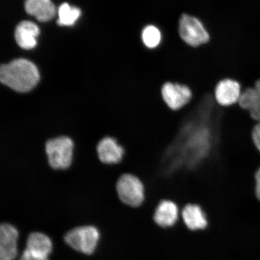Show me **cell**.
Returning a JSON list of instances; mask_svg holds the SVG:
<instances>
[{
    "mask_svg": "<svg viewBox=\"0 0 260 260\" xmlns=\"http://www.w3.org/2000/svg\"><path fill=\"white\" fill-rule=\"evenodd\" d=\"M0 80L16 92H27L37 85L40 74L37 67L31 61L19 58L2 65Z\"/></svg>",
    "mask_w": 260,
    "mask_h": 260,
    "instance_id": "cell-1",
    "label": "cell"
},
{
    "mask_svg": "<svg viewBox=\"0 0 260 260\" xmlns=\"http://www.w3.org/2000/svg\"><path fill=\"white\" fill-rule=\"evenodd\" d=\"M74 144L68 136H61L45 143V152L50 167L54 170H66L72 162Z\"/></svg>",
    "mask_w": 260,
    "mask_h": 260,
    "instance_id": "cell-2",
    "label": "cell"
},
{
    "mask_svg": "<svg viewBox=\"0 0 260 260\" xmlns=\"http://www.w3.org/2000/svg\"><path fill=\"white\" fill-rule=\"evenodd\" d=\"M116 191L119 200L128 206L137 207L144 203V184L140 179L134 175H122L117 181Z\"/></svg>",
    "mask_w": 260,
    "mask_h": 260,
    "instance_id": "cell-3",
    "label": "cell"
},
{
    "mask_svg": "<svg viewBox=\"0 0 260 260\" xmlns=\"http://www.w3.org/2000/svg\"><path fill=\"white\" fill-rule=\"evenodd\" d=\"M99 239V230L92 226L75 228L64 236L65 242L68 245L87 255L95 251Z\"/></svg>",
    "mask_w": 260,
    "mask_h": 260,
    "instance_id": "cell-4",
    "label": "cell"
},
{
    "mask_svg": "<svg viewBox=\"0 0 260 260\" xmlns=\"http://www.w3.org/2000/svg\"><path fill=\"white\" fill-rule=\"evenodd\" d=\"M178 30L182 40L191 47L200 46L210 40L209 32L199 19L193 16L182 15L179 20Z\"/></svg>",
    "mask_w": 260,
    "mask_h": 260,
    "instance_id": "cell-5",
    "label": "cell"
},
{
    "mask_svg": "<svg viewBox=\"0 0 260 260\" xmlns=\"http://www.w3.org/2000/svg\"><path fill=\"white\" fill-rule=\"evenodd\" d=\"M161 96L166 105L172 110H180L190 102L192 93L183 84L166 83L162 86Z\"/></svg>",
    "mask_w": 260,
    "mask_h": 260,
    "instance_id": "cell-6",
    "label": "cell"
},
{
    "mask_svg": "<svg viewBox=\"0 0 260 260\" xmlns=\"http://www.w3.org/2000/svg\"><path fill=\"white\" fill-rule=\"evenodd\" d=\"M18 232L9 223L0 226V260H14L18 255Z\"/></svg>",
    "mask_w": 260,
    "mask_h": 260,
    "instance_id": "cell-7",
    "label": "cell"
},
{
    "mask_svg": "<svg viewBox=\"0 0 260 260\" xmlns=\"http://www.w3.org/2000/svg\"><path fill=\"white\" fill-rule=\"evenodd\" d=\"M241 93L240 84L235 80L227 79L217 83L214 97L219 105L230 106L238 103Z\"/></svg>",
    "mask_w": 260,
    "mask_h": 260,
    "instance_id": "cell-8",
    "label": "cell"
},
{
    "mask_svg": "<svg viewBox=\"0 0 260 260\" xmlns=\"http://www.w3.org/2000/svg\"><path fill=\"white\" fill-rule=\"evenodd\" d=\"M99 160L105 164H116L122 160L124 151L116 140L110 137L101 139L96 146Z\"/></svg>",
    "mask_w": 260,
    "mask_h": 260,
    "instance_id": "cell-9",
    "label": "cell"
},
{
    "mask_svg": "<svg viewBox=\"0 0 260 260\" xmlns=\"http://www.w3.org/2000/svg\"><path fill=\"white\" fill-rule=\"evenodd\" d=\"M40 35V28L34 22L22 21L16 28V41L19 47L30 50L37 45V38Z\"/></svg>",
    "mask_w": 260,
    "mask_h": 260,
    "instance_id": "cell-10",
    "label": "cell"
},
{
    "mask_svg": "<svg viewBox=\"0 0 260 260\" xmlns=\"http://www.w3.org/2000/svg\"><path fill=\"white\" fill-rule=\"evenodd\" d=\"M177 204L170 200H162L158 204L154 214V222L162 228L172 226L178 218Z\"/></svg>",
    "mask_w": 260,
    "mask_h": 260,
    "instance_id": "cell-11",
    "label": "cell"
},
{
    "mask_svg": "<svg viewBox=\"0 0 260 260\" xmlns=\"http://www.w3.org/2000/svg\"><path fill=\"white\" fill-rule=\"evenodd\" d=\"M25 8L28 14L34 16L41 22L51 20L56 14V8L51 0H26Z\"/></svg>",
    "mask_w": 260,
    "mask_h": 260,
    "instance_id": "cell-12",
    "label": "cell"
},
{
    "mask_svg": "<svg viewBox=\"0 0 260 260\" xmlns=\"http://www.w3.org/2000/svg\"><path fill=\"white\" fill-rule=\"evenodd\" d=\"M182 217L188 229L191 230H203L208 225L204 211L197 204L186 205L182 211Z\"/></svg>",
    "mask_w": 260,
    "mask_h": 260,
    "instance_id": "cell-13",
    "label": "cell"
},
{
    "mask_svg": "<svg viewBox=\"0 0 260 260\" xmlns=\"http://www.w3.org/2000/svg\"><path fill=\"white\" fill-rule=\"evenodd\" d=\"M26 249L32 254L48 258L53 249V245L50 239L44 234L32 233L28 237Z\"/></svg>",
    "mask_w": 260,
    "mask_h": 260,
    "instance_id": "cell-14",
    "label": "cell"
},
{
    "mask_svg": "<svg viewBox=\"0 0 260 260\" xmlns=\"http://www.w3.org/2000/svg\"><path fill=\"white\" fill-rule=\"evenodd\" d=\"M57 23L60 25H72L81 15L79 9L72 7L68 3H63L58 8Z\"/></svg>",
    "mask_w": 260,
    "mask_h": 260,
    "instance_id": "cell-15",
    "label": "cell"
},
{
    "mask_svg": "<svg viewBox=\"0 0 260 260\" xmlns=\"http://www.w3.org/2000/svg\"><path fill=\"white\" fill-rule=\"evenodd\" d=\"M142 38L143 42L146 47L155 48L158 47L160 43L161 32L155 26L149 25L143 30Z\"/></svg>",
    "mask_w": 260,
    "mask_h": 260,
    "instance_id": "cell-16",
    "label": "cell"
},
{
    "mask_svg": "<svg viewBox=\"0 0 260 260\" xmlns=\"http://www.w3.org/2000/svg\"><path fill=\"white\" fill-rule=\"evenodd\" d=\"M258 99L259 93L255 87L248 88L241 93L238 103L241 108L250 112L256 105Z\"/></svg>",
    "mask_w": 260,
    "mask_h": 260,
    "instance_id": "cell-17",
    "label": "cell"
},
{
    "mask_svg": "<svg viewBox=\"0 0 260 260\" xmlns=\"http://www.w3.org/2000/svg\"><path fill=\"white\" fill-rule=\"evenodd\" d=\"M255 88L259 93V99L254 107L249 112L252 118L260 121V79L256 81Z\"/></svg>",
    "mask_w": 260,
    "mask_h": 260,
    "instance_id": "cell-18",
    "label": "cell"
},
{
    "mask_svg": "<svg viewBox=\"0 0 260 260\" xmlns=\"http://www.w3.org/2000/svg\"><path fill=\"white\" fill-rule=\"evenodd\" d=\"M252 137L256 148L260 151V122L253 128L252 132Z\"/></svg>",
    "mask_w": 260,
    "mask_h": 260,
    "instance_id": "cell-19",
    "label": "cell"
},
{
    "mask_svg": "<svg viewBox=\"0 0 260 260\" xmlns=\"http://www.w3.org/2000/svg\"><path fill=\"white\" fill-rule=\"evenodd\" d=\"M20 260H48V258L40 257V256L32 254L25 249L22 253Z\"/></svg>",
    "mask_w": 260,
    "mask_h": 260,
    "instance_id": "cell-20",
    "label": "cell"
},
{
    "mask_svg": "<svg viewBox=\"0 0 260 260\" xmlns=\"http://www.w3.org/2000/svg\"><path fill=\"white\" fill-rule=\"evenodd\" d=\"M255 194L256 197L260 201V168L255 174Z\"/></svg>",
    "mask_w": 260,
    "mask_h": 260,
    "instance_id": "cell-21",
    "label": "cell"
}]
</instances>
